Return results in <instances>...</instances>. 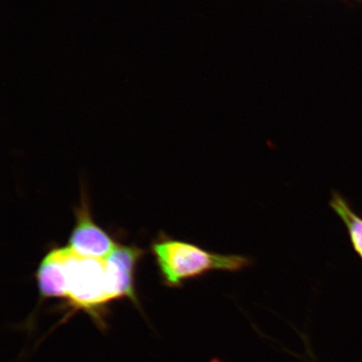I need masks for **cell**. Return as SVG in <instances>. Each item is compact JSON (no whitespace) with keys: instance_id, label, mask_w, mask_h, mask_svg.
Masks as SVG:
<instances>
[{"instance_id":"6","label":"cell","mask_w":362,"mask_h":362,"mask_svg":"<svg viewBox=\"0 0 362 362\" xmlns=\"http://www.w3.org/2000/svg\"><path fill=\"white\" fill-rule=\"evenodd\" d=\"M329 206L345 224L355 252L362 261V217L357 215L341 194L334 192Z\"/></svg>"},{"instance_id":"4","label":"cell","mask_w":362,"mask_h":362,"mask_svg":"<svg viewBox=\"0 0 362 362\" xmlns=\"http://www.w3.org/2000/svg\"><path fill=\"white\" fill-rule=\"evenodd\" d=\"M146 251L135 245L117 243L110 256L106 257L108 279L116 300L129 298L140 309L135 288V275L139 262Z\"/></svg>"},{"instance_id":"2","label":"cell","mask_w":362,"mask_h":362,"mask_svg":"<svg viewBox=\"0 0 362 362\" xmlns=\"http://www.w3.org/2000/svg\"><path fill=\"white\" fill-rule=\"evenodd\" d=\"M66 293L65 300L70 316L83 310L102 329L106 328L104 316L113 296L105 259L76 256L66 247Z\"/></svg>"},{"instance_id":"3","label":"cell","mask_w":362,"mask_h":362,"mask_svg":"<svg viewBox=\"0 0 362 362\" xmlns=\"http://www.w3.org/2000/svg\"><path fill=\"white\" fill-rule=\"evenodd\" d=\"M76 223L66 246L75 255L105 259L117 243L105 230L95 223L90 215L87 196L81 194L80 206L75 209Z\"/></svg>"},{"instance_id":"1","label":"cell","mask_w":362,"mask_h":362,"mask_svg":"<svg viewBox=\"0 0 362 362\" xmlns=\"http://www.w3.org/2000/svg\"><path fill=\"white\" fill-rule=\"evenodd\" d=\"M151 251L162 284L171 288L183 287L188 280L204 277L211 272L239 273L253 265L250 257L212 252L163 233L151 243Z\"/></svg>"},{"instance_id":"5","label":"cell","mask_w":362,"mask_h":362,"mask_svg":"<svg viewBox=\"0 0 362 362\" xmlns=\"http://www.w3.org/2000/svg\"><path fill=\"white\" fill-rule=\"evenodd\" d=\"M66 247H53L40 262L35 278L42 300L66 298Z\"/></svg>"}]
</instances>
